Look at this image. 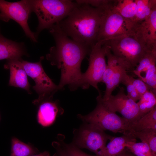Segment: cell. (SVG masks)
I'll return each instance as SVG.
<instances>
[{
	"label": "cell",
	"mask_w": 156,
	"mask_h": 156,
	"mask_svg": "<svg viewBox=\"0 0 156 156\" xmlns=\"http://www.w3.org/2000/svg\"><path fill=\"white\" fill-rule=\"evenodd\" d=\"M102 96L100 94L97 97V104L94 110L86 115L78 114V117L84 122L93 124L104 131L109 130L134 137L135 132L131 124L110 110L103 102Z\"/></svg>",
	"instance_id": "4"
},
{
	"label": "cell",
	"mask_w": 156,
	"mask_h": 156,
	"mask_svg": "<svg viewBox=\"0 0 156 156\" xmlns=\"http://www.w3.org/2000/svg\"><path fill=\"white\" fill-rule=\"evenodd\" d=\"M121 83L126 86L127 89V96L136 102L141 97L133 85L130 78V75H128L127 71L125 72L122 78Z\"/></svg>",
	"instance_id": "26"
},
{
	"label": "cell",
	"mask_w": 156,
	"mask_h": 156,
	"mask_svg": "<svg viewBox=\"0 0 156 156\" xmlns=\"http://www.w3.org/2000/svg\"><path fill=\"white\" fill-rule=\"evenodd\" d=\"M53 96H46L35 100L33 103L38 105L37 118L39 123L44 127L52 125L57 115H62L63 109L58 100H53Z\"/></svg>",
	"instance_id": "14"
},
{
	"label": "cell",
	"mask_w": 156,
	"mask_h": 156,
	"mask_svg": "<svg viewBox=\"0 0 156 156\" xmlns=\"http://www.w3.org/2000/svg\"><path fill=\"white\" fill-rule=\"evenodd\" d=\"M107 1V0H77L75 2L79 4H85L89 5L91 6L96 8L101 7L104 5Z\"/></svg>",
	"instance_id": "29"
},
{
	"label": "cell",
	"mask_w": 156,
	"mask_h": 156,
	"mask_svg": "<svg viewBox=\"0 0 156 156\" xmlns=\"http://www.w3.org/2000/svg\"><path fill=\"white\" fill-rule=\"evenodd\" d=\"M84 123L74 131L72 143L79 148L87 149L97 155L105 147L107 141L113 137L93 124Z\"/></svg>",
	"instance_id": "9"
},
{
	"label": "cell",
	"mask_w": 156,
	"mask_h": 156,
	"mask_svg": "<svg viewBox=\"0 0 156 156\" xmlns=\"http://www.w3.org/2000/svg\"><path fill=\"white\" fill-rule=\"evenodd\" d=\"M114 1L108 0L103 7L97 42H102L125 35H132L130 30L131 21L118 13L114 7Z\"/></svg>",
	"instance_id": "5"
},
{
	"label": "cell",
	"mask_w": 156,
	"mask_h": 156,
	"mask_svg": "<svg viewBox=\"0 0 156 156\" xmlns=\"http://www.w3.org/2000/svg\"><path fill=\"white\" fill-rule=\"evenodd\" d=\"M114 7L124 18L131 21L134 19L137 9L135 0H114Z\"/></svg>",
	"instance_id": "19"
},
{
	"label": "cell",
	"mask_w": 156,
	"mask_h": 156,
	"mask_svg": "<svg viewBox=\"0 0 156 156\" xmlns=\"http://www.w3.org/2000/svg\"><path fill=\"white\" fill-rule=\"evenodd\" d=\"M67 156H98L91 155L83 152L80 148L72 143L66 144L64 142H58Z\"/></svg>",
	"instance_id": "27"
},
{
	"label": "cell",
	"mask_w": 156,
	"mask_h": 156,
	"mask_svg": "<svg viewBox=\"0 0 156 156\" xmlns=\"http://www.w3.org/2000/svg\"><path fill=\"white\" fill-rule=\"evenodd\" d=\"M106 50V47L99 42L92 47L88 59V67L86 72L82 73L78 88L87 89L91 86L98 91L99 94L101 93L98 85L102 82L107 66L105 60Z\"/></svg>",
	"instance_id": "7"
},
{
	"label": "cell",
	"mask_w": 156,
	"mask_h": 156,
	"mask_svg": "<svg viewBox=\"0 0 156 156\" xmlns=\"http://www.w3.org/2000/svg\"><path fill=\"white\" fill-rule=\"evenodd\" d=\"M32 12L30 0L15 2L0 0V20L6 22L11 19L14 21L21 27L26 36L36 42L38 37L30 30L28 23Z\"/></svg>",
	"instance_id": "8"
},
{
	"label": "cell",
	"mask_w": 156,
	"mask_h": 156,
	"mask_svg": "<svg viewBox=\"0 0 156 156\" xmlns=\"http://www.w3.org/2000/svg\"><path fill=\"white\" fill-rule=\"evenodd\" d=\"M103 6L96 8L77 3L68 15L58 24L70 38L92 47L97 42Z\"/></svg>",
	"instance_id": "2"
},
{
	"label": "cell",
	"mask_w": 156,
	"mask_h": 156,
	"mask_svg": "<svg viewBox=\"0 0 156 156\" xmlns=\"http://www.w3.org/2000/svg\"><path fill=\"white\" fill-rule=\"evenodd\" d=\"M20 60H8L4 65V68L9 69L10 71L9 85L23 89L28 93L31 94L30 85L28 81L27 75Z\"/></svg>",
	"instance_id": "16"
},
{
	"label": "cell",
	"mask_w": 156,
	"mask_h": 156,
	"mask_svg": "<svg viewBox=\"0 0 156 156\" xmlns=\"http://www.w3.org/2000/svg\"><path fill=\"white\" fill-rule=\"evenodd\" d=\"M125 148L121 153L116 156H126Z\"/></svg>",
	"instance_id": "32"
},
{
	"label": "cell",
	"mask_w": 156,
	"mask_h": 156,
	"mask_svg": "<svg viewBox=\"0 0 156 156\" xmlns=\"http://www.w3.org/2000/svg\"><path fill=\"white\" fill-rule=\"evenodd\" d=\"M125 90L123 87H121L116 95L111 94L106 99L102 96L101 99L110 110L119 112L132 125L139 120V108L137 103L127 96Z\"/></svg>",
	"instance_id": "12"
},
{
	"label": "cell",
	"mask_w": 156,
	"mask_h": 156,
	"mask_svg": "<svg viewBox=\"0 0 156 156\" xmlns=\"http://www.w3.org/2000/svg\"><path fill=\"white\" fill-rule=\"evenodd\" d=\"M53 36L55 45L51 47L46 58L50 64L61 70L60 80L58 86L60 90L68 85L71 90L78 88V82L82 73L81 63L89 55L91 47L74 41L65 35L58 23L49 29Z\"/></svg>",
	"instance_id": "1"
},
{
	"label": "cell",
	"mask_w": 156,
	"mask_h": 156,
	"mask_svg": "<svg viewBox=\"0 0 156 156\" xmlns=\"http://www.w3.org/2000/svg\"><path fill=\"white\" fill-rule=\"evenodd\" d=\"M49 153L47 151H44L42 153L33 155L31 156H50Z\"/></svg>",
	"instance_id": "31"
},
{
	"label": "cell",
	"mask_w": 156,
	"mask_h": 156,
	"mask_svg": "<svg viewBox=\"0 0 156 156\" xmlns=\"http://www.w3.org/2000/svg\"><path fill=\"white\" fill-rule=\"evenodd\" d=\"M109 142L97 155L98 156H116L121 153L126 148V142L136 141L133 136L123 135L121 136L113 137Z\"/></svg>",
	"instance_id": "18"
},
{
	"label": "cell",
	"mask_w": 156,
	"mask_h": 156,
	"mask_svg": "<svg viewBox=\"0 0 156 156\" xmlns=\"http://www.w3.org/2000/svg\"><path fill=\"white\" fill-rule=\"evenodd\" d=\"M131 127L135 132L147 129L156 130V106L132 124Z\"/></svg>",
	"instance_id": "23"
},
{
	"label": "cell",
	"mask_w": 156,
	"mask_h": 156,
	"mask_svg": "<svg viewBox=\"0 0 156 156\" xmlns=\"http://www.w3.org/2000/svg\"><path fill=\"white\" fill-rule=\"evenodd\" d=\"M106 56L107 64L103 73L102 82L106 85L104 94L102 97L107 99L120 83L124 73L133 70L126 62L114 55L107 47Z\"/></svg>",
	"instance_id": "10"
},
{
	"label": "cell",
	"mask_w": 156,
	"mask_h": 156,
	"mask_svg": "<svg viewBox=\"0 0 156 156\" xmlns=\"http://www.w3.org/2000/svg\"><path fill=\"white\" fill-rule=\"evenodd\" d=\"M135 138L140 139L141 142L147 144L153 154L156 156V130L147 129L135 132Z\"/></svg>",
	"instance_id": "24"
},
{
	"label": "cell",
	"mask_w": 156,
	"mask_h": 156,
	"mask_svg": "<svg viewBox=\"0 0 156 156\" xmlns=\"http://www.w3.org/2000/svg\"><path fill=\"white\" fill-rule=\"evenodd\" d=\"M101 42L114 55L127 63L133 70L140 60L149 53L131 35H124Z\"/></svg>",
	"instance_id": "6"
},
{
	"label": "cell",
	"mask_w": 156,
	"mask_h": 156,
	"mask_svg": "<svg viewBox=\"0 0 156 156\" xmlns=\"http://www.w3.org/2000/svg\"><path fill=\"white\" fill-rule=\"evenodd\" d=\"M130 30L148 52L156 53V7L145 20L138 23L132 21Z\"/></svg>",
	"instance_id": "13"
},
{
	"label": "cell",
	"mask_w": 156,
	"mask_h": 156,
	"mask_svg": "<svg viewBox=\"0 0 156 156\" xmlns=\"http://www.w3.org/2000/svg\"><path fill=\"white\" fill-rule=\"evenodd\" d=\"M137 103L139 109V120L156 106V94L149 90L141 96Z\"/></svg>",
	"instance_id": "22"
},
{
	"label": "cell",
	"mask_w": 156,
	"mask_h": 156,
	"mask_svg": "<svg viewBox=\"0 0 156 156\" xmlns=\"http://www.w3.org/2000/svg\"><path fill=\"white\" fill-rule=\"evenodd\" d=\"M44 57H40L39 62H31L20 60L27 75L34 81L35 85L33 88L39 95L38 97L53 96L60 89L45 72L42 64Z\"/></svg>",
	"instance_id": "11"
},
{
	"label": "cell",
	"mask_w": 156,
	"mask_h": 156,
	"mask_svg": "<svg viewBox=\"0 0 156 156\" xmlns=\"http://www.w3.org/2000/svg\"><path fill=\"white\" fill-rule=\"evenodd\" d=\"M32 12L36 14L38 25L36 35L66 17L76 6L75 1L69 0H30Z\"/></svg>",
	"instance_id": "3"
},
{
	"label": "cell",
	"mask_w": 156,
	"mask_h": 156,
	"mask_svg": "<svg viewBox=\"0 0 156 156\" xmlns=\"http://www.w3.org/2000/svg\"><path fill=\"white\" fill-rule=\"evenodd\" d=\"M28 55L24 43L18 42L5 37L0 28V60L22 59L24 55Z\"/></svg>",
	"instance_id": "17"
},
{
	"label": "cell",
	"mask_w": 156,
	"mask_h": 156,
	"mask_svg": "<svg viewBox=\"0 0 156 156\" xmlns=\"http://www.w3.org/2000/svg\"><path fill=\"white\" fill-rule=\"evenodd\" d=\"M137 9L135 16L132 21L138 23L147 18L153 9L156 7L155 0H135Z\"/></svg>",
	"instance_id": "20"
},
{
	"label": "cell",
	"mask_w": 156,
	"mask_h": 156,
	"mask_svg": "<svg viewBox=\"0 0 156 156\" xmlns=\"http://www.w3.org/2000/svg\"><path fill=\"white\" fill-rule=\"evenodd\" d=\"M39 153L36 148L24 143L17 138L12 140V147L10 156H31Z\"/></svg>",
	"instance_id": "21"
},
{
	"label": "cell",
	"mask_w": 156,
	"mask_h": 156,
	"mask_svg": "<svg viewBox=\"0 0 156 156\" xmlns=\"http://www.w3.org/2000/svg\"><path fill=\"white\" fill-rule=\"evenodd\" d=\"M130 78L135 88L140 96L149 90L151 91L150 87L140 79H135L130 75Z\"/></svg>",
	"instance_id": "28"
},
{
	"label": "cell",
	"mask_w": 156,
	"mask_h": 156,
	"mask_svg": "<svg viewBox=\"0 0 156 156\" xmlns=\"http://www.w3.org/2000/svg\"><path fill=\"white\" fill-rule=\"evenodd\" d=\"M126 148L135 156H156L153 154L148 145L142 142L127 141L126 143Z\"/></svg>",
	"instance_id": "25"
},
{
	"label": "cell",
	"mask_w": 156,
	"mask_h": 156,
	"mask_svg": "<svg viewBox=\"0 0 156 156\" xmlns=\"http://www.w3.org/2000/svg\"><path fill=\"white\" fill-rule=\"evenodd\" d=\"M53 144V145L56 150V153L54 156H67L58 142H55Z\"/></svg>",
	"instance_id": "30"
},
{
	"label": "cell",
	"mask_w": 156,
	"mask_h": 156,
	"mask_svg": "<svg viewBox=\"0 0 156 156\" xmlns=\"http://www.w3.org/2000/svg\"><path fill=\"white\" fill-rule=\"evenodd\" d=\"M156 53H147L133 72L156 94Z\"/></svg>",
	"instance_id": "15"
},
{
	"label": "cell",
	"mask_w": 156,
	"mask_h": 156,
	"mask_svg": "<svg viewBox=\"0 0 156 156\" xmlns=\"http://www.w3.org/2000/svg\"><path fill=\"white\" fill-rule=\"evenodd\" d=\"M126 156H135L133 154L129 153H127V152L126 151Z\"/></svg>",
	"instance_id": "33"
}]
</instances>
